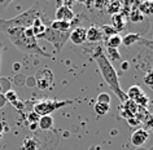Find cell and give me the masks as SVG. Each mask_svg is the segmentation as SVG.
Masks as SVG:
<instances>
[{"mask_svg":"<svg viewBox=\"0 0 153 150\" xmlns=\"http://www.w3.org/2000/svg\"><path fill=\"white\" fill-rule=\"evenodd\" d=\"M100 30H101V34H102V39H105V40L118 34L117 30L114 29L112 25H102L100 27Z\"/></svg>","mask_w":153,"mask_h":150,"instance_id":"obj_18","label":"cell"},{"mask_svg":"<svg viewBox=\"0 0 153 150\" xmlns=\"http://www.w3.org/2000/svg\"><path fill=\"white\" fill-rule=\"evenodd\" d=\"M4 97H5L7 101H10V103H14V102L18 101L17 93H16L14 91H12V89H9L8 92H5V93H4Z\"/></svg>","mask_w":153,"mask_h":150,"instance_id":"obj_25","label":"cell"},{"mask_svg":"<svg viewBox=\"0 0 153 150\" xmlns=\"http://www.w3.org/2000/svg\"><path fill=\"white\" fill-rule=\"evenodd\" d=\"M53 79H55V75H53V72L49 69H42L35 75L36 87L39 89H47V88L52 86Z\"/></svg>","mask_w":153,"mask_h":150,"instance_id":"obj_7","label":"cell"},{"mask_svg":"<svg viewBox=\"0 0 153 150\" xmlns=\"http://www.w3.org/2000/svg\"><path fill=\"white\" fill-rule=\"evenodd\" d=\"M140 38L141 36L137 33H128V34H126V35L122 38V44H123L125 47H131V45L139 43Z\"/></svg>","mask_w":153,"mask_h":150,"instance_id":"obj_15","label":"cell"},{"mask_svg":"<svg viewBox=\"0 0 153 150\" xmlns=\"http://www.w3.org/2000/svg\"><path fill=\"white\" fill-rule=\"evenodd\" d=\"M86 38L90 43H100L102 40V34H101L100 27L91 26V27L86 29Z\"/></svg>","mask_w":153,"mask_h":150,"instance_id":"obj_13","label":"cell"},{"mask_svg":"<svg viewBox=\"0 0 153 150\" xmlns=\"http://www.w3.org/2000/svg\"><path fill=\"white\" fill-rule=\"evenodd\" d=\"M74 13L70 7L64 5L62 3H60L59 7L56 9V20L57 21H66V22H71L74 20Z\"/></svg>","mask_w":153,"mask_h":150,"instance_id":"obj_8","label":"cell"},{"mask_svg":"<svg viewBox=\"0 0 153 150\" xmlns=\"http://www.w3.org/2000/svg\"><path fill=\"white\" fill-rule=\"evenodd\" d=\"M105 57L108 58V61L110 64L112 62H117V61H121V53L118 49H113V48H106V53Z\"/></svg>","mask_w":153,"mask_h":150,"instance_id":"obj_19","label":"cell"},{"mask_svg":"<svg viewBox=\"0 0 153 150\" xmlns=\"http://www.w3.org/2000/svg\"><path fill=\"white\" fill-rule=\"evenodd\" d=\"M106 12H108L109 14H117V13H120L122 12V4L120 1H110V3H106Z\"/></svg>","mask_w":153,"mask_h":150,"instance_id":"obj_21","label":"cell"},{"mask_svg":"<svg viewBox=\"0 0 153 150\" xmlns=\"http://www.w3.org/2000/svg\"><path fill=\"white\" fill-rule=\"evenodd\" d=\"M3 33L8 36L14 47L22 53L27 55H38L43 57H51L49 53H47L38 43V39L34 35L31 27L24 29V27H8L1 30Z\"/></svg>","mask_w":153,"mask_h":150,"instance_id":"obj_1","label":"cell"},{"mask_svg":"<svg viewBox=\"0 0 153 150\" xmlns=\"http://www.w3.org/2000/svg\"><path fill=\"white\" fill-rule=\"evenodd\" d=\"M109 109H110V105H108V103H101V102L95 103V111L99 115H105L109 111Z\"/></svg>","mask_w":153,"mask_h":150,"instance_id":"obj_24","label":"cell"},{"mask_svg":"<svg viewBox=\"0 0 153 150\" xmlns=\"http://www.w3.org/2000/svg\"><path fill=\"white\" fill-rule=\"evenodd\" d=\"M5 102H7V100H5V97H4V95H0V107L4 106Z\"/></svg>","mask_w":153,"mask_h":150,"instance_id":"obj_30","label":"cell"},{"mask_svg":"<svg viewBox=\"0 0 153 150\" xmlns=\"http://www.w3.org/2000/svg\"><path fill=\"white\" fill-rule=\"evenodd\" d=\"M144 82L148 84V86L153 87V71H148L144 76Z\"/></svg>","mask_w":153,"mask_h":150,"instance_id":"obj_29","label":"cell"},{"mask_svg":"<svg viewBox=\"0 0 153 150\" xmlns=\"http://www.w3.org/2000/svg\"><path fill=\"white\" fill-rule=\"evenodd\" d=\"M92 60L96 62L99 70H100L102 78L105 80V83L110 87L113 93H116L117 97L121 100V102H125L126 100H127V97H126V93L122 91V88L120 86L118 74L113 66V64H110L108 58L105 57V52L102 51L101 47H97L95 49V52L92 53Z\"/></svg>","mask_w":153,"mask_h":150,"instance_id":"obj_2","label":"cell"},{"mask_svg":"<svg viewBox=\"0 0 153 150\" xmlns=\"http://www.w3.org/2000/svg\"><path fill=\"white\" fill-rule=\"evenodd\" d=\"M127 22H128V17L126 12H120L112 16V26L117 30V33L125 30L126 26H127Z\"/></svg>","mask_w":153,"mask_h":150,"instance_id":"obj_10","label":"cell"},{"mask_svg":"<svg viewBox=\"0 0 153 150\" xmlns=\"http://www.w3.org/2000/svg\"><path fill=\"white\" fill-rule=\"evenodd\" d=\"M121 69H122V70H127V69H128V62H125V61H123V62L121 64Z\"/></svg>","mask_w":153,"mask_h":150,"instance_id":"obj_31","label":"cell"},{"mask_svg":"<svg viewBox=\"0 0 153 150\" xmlns=\"http://www.w3.org/2000/svg\"><path fill=\"white\" fill-rule=\"evenodd\" d=\"M38 18L47 20V16L43 13V10L39 9V4H35L27 10H25L24 13L18 14V16L10 18V20H0V31L8 27H31L34 21L38 20Z\"/></svg>","mask_w":153,"mask_h":150,"instance_id":"obj_3","label":"cell"},{"mask_svg":"<svg viewBox=\"0 0 153 150\" xmlns=\"http://www.w3.org/2000/svg\"><path fill=\"white\" fill-rule=\"evenodd\" d=\"M148 137H149V133L147 132L145 129L143 128H139V129H136V131H134L132 134H131V144L134 146H141L144 144L145 141L148 140Z\"/></svg>","mask_w":153,"mask_h":150,"instance_id":"obj_12","label":"cell"},{"mask_svg":"<svg viewBox=\"0 0 153 150\" xmlns=\"http://www.w3.org/2000/svg\"><path fill=\"white\" fill-rule=\"evenodd\" d=\"M38 126L40 127V129L43 131H48L53 127V118L51 115H44V117L39 118V122H38Z\"/></svg>","mask_w":153,"mask_h":150,"instance_id":"obj_16","label":"cell"},{"mask_svg":"<svg viewBox=\"0 0 153 150\" xmlns=\"http://www.w3.org/2000/svg\"><path fill=\"white\" fill-rule=\"evenodd\" d=\"M69 35H70V33H60V31H56V30H53L48 26V27L45 29V31L42 34L38 39L47 40L48 43H51L53 45L56 53H60L62 47L65 45V43L69 40Z\"/></svg>","mask_w":153,"mask_h":150,"instance_id":"obj_4","label":"cell"},{"mask_svg":"<svg viewBox=\"0 0 153 150\" xmlns=\"http://www.w3.org/2000/svg\"><path fill=\"white\" fill-rule=\"evenodd\" d=\"M69 39H70L71 43H74L76 45L85 44L87 41L86 29L85 27H73L70 31V35H69Z\"/></svg>","mask_w":153,"mask_h":150,"instance_id":"obj_9","label":"cell"},{"mask_svg":"<svg viewBox=\"0 0 153 150\" xmlns=\"http://www.w3.org/2000/svg\"><path fill=\"white\" fill-rule=\"evenodd\" d=\"M73 101H59V100H42L38 101L34 105V113L38 114L39 117H44V115H51L53 111H56L60 107H64L71 103Z\"/></svg>","mask_w":153,"mask_h":150,"instance_id":"obj_5","label":"cell"},{"mask_svg":"<svg viewBox=\"0 0 153 150\" xmlns=\"http://www.w3.org/2000/svg\"><path fill=\"white\" fill-rule=\"evenodd\" d=\"M122 45V36L120 34H117V35H114L112 38H109V39L105 40V47L106 48H113V49H118V47Z\"/></svg>","mask_w":153,"mask_h":150,"instance_id":"obj_17","label":"cell"},{"mask_svg":"<svg viewBox=\"0 0 153 150\" xmlns=\"http://www.w3.org/2000/svg\"><path fill=\"white\" fill-rule=\"evenodd\" d=\"M0 62H1V43H0Z\"/></svg>","mask_w":153,"mask_h":150,"instance_id":"obj_32","label":"cell"},{"mask_svg":"<svg viewBox=\"0 0 153 150\" xmlns=\"http://www.w3.org/2000/svg\"><path fill=\"white\" fill-rule=\"evenodd\" d=\"M49 27L56 30V31H60V33H70L73 29V25H71V22L55 20V21L49 22Z\"/></svg>","mask_w":153,"mask_h":150,"instance_id":"obj_14","label":"cell"},{"mask_svg":"<svg viewBox=\"0 0 153 150\" xmlns=\"http://www.w3.org/2000/svg\"><path fill=\"white\" fill-rule=\"evenodd\" d=\"M137 110H139V106L136 105L134 101H131V100H126L125 102H122V107H121V113L122 115H123L125 118H134L135 117V114L137 113Z\"/></svg>","mask_w":153,"mask_h":150,"instance_id":"obj_11","label":"cell"},{"mask_svg":"<svg viewBox=\"0 0 153 150\" xmlns=\"http://www.w3.org/2000/svg\"><path fill=\"white\" fill-rule=\"evenodd\" d=\"M39 115L38 114H35L33 111V113H30L29 115H27V120H29V123L30 124H38V122H39Z\"/></svg>","mask_w":153,"mask_h":150,"instance_id":"obj_28","label":"cell"},{"mask_svg":"<svg viewBox=\"0 0 153 150\" xmlns=\"http://www.w3.org/2000/svg\"><path fill=\"white\" fill-rule=\"evenodd\" d=\"M96 102L108 103V105H110V96H109V93H106V92H101V93L97 96Z\"/></svg>","mask_w":153,"mask_h":150,"instance_id":"obj_26","label":"cell"},{"mask_svg":"<svg viewBox=\"0 0 153 150\" xmlns=\"http://www.w3.org/2000/svg\"><path fill=\"white\" fill-rule=\"evenodd\" d=\"M139 44L144 45L145 48H148V49H151V51H153V40H148V39H145V38L141 36L140 40H139Z\"/></svg>","mask_w":153,"mask_h":150,"instance_id":"obj_27","label":"cell"},{"mask_svg":"<svg viewBox=\"0 0 153 150\" xmlns=\"http://www.w3.org/2000/svg\"><path fill=\"white\" fill-rule=\"evenodd\" d=\"M126 97L128 100H131V101H134L137 106H147L148 102H149V98L147 97L145 92L141 89L139 86L130 87L127 93H126Z\"/></svg>","mask_w":153,"mask_h":150,"instance_id":"obj_6","label":"cell"},{"mask_svg":"<svg viewBox=\"0 0 153 150\" xmlns=\"http://www.w3.org/2000/svg\"><path fill=\"white\" fill-rule=\"evenodd\" d=\"M127 17H130V20H131L132 22H135V24H137V22H141L144 20V16L140 13L139 9H131V12H130V14Z\"/></svg>","mask_w":153,"mask_h":150,"instance_id":"obj_23","label":"cell"},{"mask_svg":"<svg viewBox=\"0 0 153 150\" xmlns=\"http://www.w3.org/2000/svg\"><path fill=\"white\" fill-rule=\"evenodd\" d=\"M137 9L140 10V13L143 14V16H149V14H153V1L140 3V4H137Z\"/></svg>","mask_w":153,"mask_h":150,"instance_id":"obj_20","label":"cell"},{"mask_svg":"<svg viewBox=\"0 0 153 150\" xmlns=\"http://www.w3.org/2000/svg\"><path fill=\"white\" fill-rule=\"evenodd\" d=\"M21 150H38V141L35 138H25Z\"/></svg>","mask_w":153,"mask_h":150,"instance_id":"obj_22","label":"cell"}]
</instances>
